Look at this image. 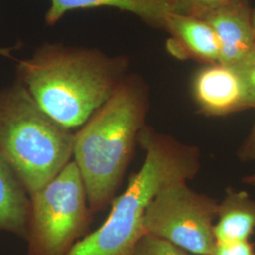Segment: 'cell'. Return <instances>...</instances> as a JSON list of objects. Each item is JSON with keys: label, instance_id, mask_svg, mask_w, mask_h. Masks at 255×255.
<instances>
[{"label": "cell", "instance_id": "cell-13", "mask_svg": "<svg viewBox=\"0 0 255 255\" xmlns=\"http://www.w3.org/2000/svg\"><path fill=\"white\" fill-rule=\"evenodd\" d=\"M231 67L235 70L242 84L245 110L255 109V46L244 58Z\"/></svg>", "mask_w": 255, "mask_h": 255}, {"label": "cell", "instance_id": "cell-20", "mask_svg": "<svg viewBox=\"0 0 255 255\" xmlns=\"http://www.w3.org/2000/svg\"><path fill=\"white\" fill-rule=\"evenodd\" d=\"M252 22H253V27H254L255 35V9L252 11Z\"/></svg>", "mask_w": 255, "mask_h": 255}, {"label": "cell", "instance_id": "cell-16", "mask_svg": "<svg viewBox=\"0 0 255 255\" xmlns=\"http://www.w3.org/2000/svg\"><path fill=\"white\" fill-rule=\"evenodd\" d=\"M211 255H255V251L249 240L217 242Z\"/></svg>", "mask_w": 255, "mask_h": 255}, {"label": "cell", "instance_id": "cell-19", "mask_svg": "<svg viewBox=\"0 0 255 255\" xmlns=\"http://www.w3.org/2000/svg\"><path fill=\"white\" fill-rule=\"evenodd\" d=\"M18 47H20V46H12V47H8V48H0V55L9 57V56H10V52H11L13 49L18 48Z\"/></svg>", "mask_w": 255, "mask_h": 255}, {"label": "cell", "instance_id": "cell-12", "mask_svg": "<svg viewBox=\"0 0 255 255\" xmlns=\"http://www.w3.org/2000/svg\"><path fill=\"white\" fill-rule=\"evenodd\" d=\"M30 197L17 174L0 154V230L26 237Z\"/></svg>", "mask_w": 255, "mask_h": 255}, {"label": "cell", "instance_id": "cell-6", "mask_svg": "<svg viewBox=\"0 0 255 255\" xmlns=\"http://www.w3.org/2000/svg\"><path fill=\"white\" fill-rule=\"evenodd\" d=\"M219 201L193 190L187 182L164 187L144 217L146 234L161 237L196 255H211L216 246L214 221Z\"/></svg>", "mask_w": 255, "mask_h": 255}, {"label": "cell", "instance_id": "cell-9", "mask_svg": "<svg viewBox=\"0 0 255 255\" xmlns=\"http://www.w3.org/2000/svg\"><path fill=\"white\" fill-rule=\"evenodd\" d=\"M176 0H50L45 15L47 26H54L68 12L78 9H119L136 15L147 26L165 31Z\"/></svg>", "mask_w": 255, "mask_h": 255}, {"label": "cell", "instance_id": "cell-11", "mask_svg": "<svg viewBox=\"0 0 255 255\" xmlns=\"http://www.w3.org/2000/svg\"><path fill=\"white\" fill-rule=\"evenodd\" d=\"M217 219V242L248 241L255 231V200L248 192L229 188L219 201Z\"/></svg>", "mask_w": 255, "mask_h": 255}, {"label": "cell", "instance_id": "cell-4", "mask_svg": "<svg viewBox=\"0 0 255 255\" xmlns=\"http://www.w3.org/2000/svg\"><path fill=\"white\" fill-rule=\"evenodd\" d=\"M75 133L39 107L15 81L0 90V154L29 197L73 158Z\"/></svg>", "mask_w": 255, "mask_h": 255}, {"label": "cell", "instance_id": "cell-18", "mask_svg": "<svg viewBox=\"0 0 255 255\" xmlns=\"http://www.w3.org/2000/svg\"><path fill=\"white\" fill-rule=\"evenodd\" d=\"M242 182H243V183H245L247 185H249V186H251V187H253V188L255 189V172L246 175L242 179Z\"/></svg>", "mask_w": 255, "mask_h": 255}, {"label": "cell", "instance_id": "cell-8", "mask_svg": "<svg viewBox=\"0 0 255 255\" xmlns=\"http://www.w3.org/2000/svg\"><path fill=\"white\" fill-rule=\"evenodd\" d=\"M199 18L205 21L217 37L219 64L232 66L255 46L252 10L248 0H238L212 10Z\"/></svg>", "mask_w": 255, "mask_h": 255}, {"label": "cell", "instance_id": "cell-1", "mask_svg": "<svg viewBox=\"0 0 255 255\" xmlns=\"http://www.w3.org/2000/svg\"><path fill=\"white\" fill-rule=\"evenodd\" d=\"M129 58L45 42L16 64V80L40 108L69 129L82 127L128 74Z\"/></svg>", "mask_w": 255, "mask_h": 255}, {"label": "cell", "instance_id": "cell-17", "mask_svg": "<svg viewBox=\"0 0 255 255\" xmlns=\"http://www.w3.org/2000/svg\"><path fill=\"white\" fill-rule=\"evenodd\" d=\"M237 157L243 163L255 162V121L251 132L237 150Z\"/></svg>", "mask_w": 255, "mask_h": 255}, {"label": "cell", "instance_id": "cell-5", "mask_svg": "<svg viewBox=\"0 0 255 255\" xmlns=\"http://www.w3.org/2000/svg\"><path fill=\"white\" fill-rule=\"evenodd\" d=\"M92 214L73 159L30 196L27 255H66L90 225Z\"/></svg>", "mask_w": 255, "mask_h": 255}, {"label": "cell", "instance_id": "cell-2", "mask_svg": "<svg viewBox=\"0 0 255 255\" xmlns=\"http://www.w3.org/2000/svg\"><path fill=\"white\" fill-rule=\"evenodd\" d=\"M149 88L128 73L101 108L75 133L73 161L82 176L92 214L115 200L149 110Z\"/></svg>", "mask_w": 255, "mask_h": 255}, {"label": "cell", "instance_id": "cell-15", "mask_svg": "<svg viewBox=\"0 0 255 255\" xmlns=\"http://www.w3.org/2000/svg\"><path fill=\"white\" fill-rule=\"evenodd\" d=\"M238 0H176L173 13L201 17L212 10L219 9Z\"/></svg>", "mask_w": 255, "mask_h": 255}, {"label": "cell", "instance_id": "cell-10", "mask_svg": "<svg viewBox=\"0 0 255 255\" xmlns=\"http://www.w3.org/2000/svg\"><path fill=\"white\" fill-rule=\"evenodd\" d=\"M165 31L170 35L168 51L180 60L195 59L206 64L219 61L217 37L202 19L171 13L167 18Z\"/></svg>", "mask_w": 255, "mask_h": 255}, {"label": "cell", "instance_id": "cell-7", "mask_svg": "<svg viewBox=\"0 0 255 255\" xmlns=\"http://www.w3.org/2000/svg\"><path fill=\"white\" fill-rule=\"evenodd\" d=\"M192 95L201 114L228 116L245 110L244 92L235 70L224 64H206L194 74Z\"/></svg>", "mask_w": 255, "mask_h": 255}, {"label": "cell", "instance_id": "cell-14", "mask_svg": "<svg viewBox=\"0 0 255 255\" xmlns=\"http://www.w3.org/2000/svg\"><path fill=\"white\" fill-rule=\"evenodd\" d=\"M132 255H190L171 242L153 235L145 234L137 242Z\"/></svg>", "mask_w": 255, "mask_h": 255}, {"label": "cell", "instance_id": "cell-3", "mask_svg": "<svg viewBox=\"0 0 255 255\" xmlns=\"http://www.w3.org/2000/svg\"><path fill=\"white\" fill-rule=\"evenodd\" d=\"M137 143L144 149V164L129 178L126 190L113 201L108 218L82 237L66 255H132L146 233L144 217L150 202L164 187L194 179L201 168L199 147L161 133L146 125Z\"/></svg>", "mask_w": 255, "mask_h": 255}]
</instances>
